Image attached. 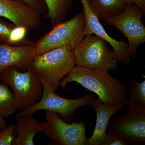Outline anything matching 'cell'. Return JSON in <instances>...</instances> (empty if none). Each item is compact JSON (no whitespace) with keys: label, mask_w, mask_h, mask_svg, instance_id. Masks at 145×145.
I'll list each match as a JSON object with an SVG mask.
<instances>
[{"label":"cell","mask_w":145,"mask_h":145,"mask_svg":"<svg viewBox=\"0 0 145 145\" xmlns=\"http://www.w3.org/2000/svg\"><path fill=\"white\" fill-rule=\"evenodd\" d=\"M34 44L12 46L0 43V72L10 67L26 71L36 55Z\"/></svg>","instance_id":"12"},{"label":"cell","mask_w":145,"mask_h":145,"mask_svg":"<svg viewBox=\"0 0 145 145\" xmlns=\"http://www.w3.org/2000/svg\"><path fill=\"white\" fill-rule=\"evenodd\" d=\"M41 15L24 3L12 0H0V17L8 19L17 26L28 30L39 28Z\"/></svg>","instance_id":"11"},{"label":"cell","mask_w":145,"mask_h":145,"mask_svg":"<svg viewBox=\"0 0 145 145\" xmlns=\"http://www.w3.org/2000/svg\"><path fill=\"white\" fill-rule=\"evenodd\" d=\"M92 13L99 21H105L108 18L123 13L126 8L125 0H87Z\"/></svg>","instance_id":"15"},{"label":"cell","mask_w":145,"mask_h":145,"mask_svg":"<svg viewBox=\"0 0 145 145\" xmlns=\"http://www.w3.org/2000/svg\"><path fill=\"white\" fill-rule=\"evenodd\" d=\"M46 127L43 133L52 144L86 145V124L84 121L71 124L63 121L56 113L46 111Z\"/></svg>","instance_id":"9"},{"label":"cell","mask_w":145,"mask_h":145,"mask_svg":"<svg viewBox=\"0 0 145 145\" xmlns=\"http://www.w3.org/2000/svg\"><path fill=\"white\" fill-rule=\"evenodd\" d=\"M129 144V143L123 138L107 132L100 145H127Z\"/></svg>","instance_id":"23"},{"label":"cell","mask_w":145,"mask_h":145,"mask_svg":"<svg viewBox=\"0 0 145 145\" xmlns=\"http://www.w3.org/2000/svg\"><path fill=\"white\" fill-rule=\"evenodd\" d=\"M145 10L136 4L128 3L124 11L106 20L107 23L121 31L128 39L131 56L137 57V48L145 42V27L142 21Z\"/></svg>","instance_id":"8"},{"label":"cell","mask_w":145,"mask_h":145,"mask_svg":"<svg viewBox=\"0 0 145 145\" xmlns=\"http://www.w3.org/2000/svg\"><path fill=\"white\" fill-rule=\"evenodd\" d=\"M72 51L78 66L99 70H117L118 62L114 59L113 50L110 49L106 41L97 35H86Z\"/></svg>","instance_id":"5"},{"label":"cell","mask_w":145,"mask_h":145,"mask_svg":"<svg viewBox=\"0 0 145 145\" xmlns=\"http://www.w3.org/2000/svg\"><path fill=\"white\" fill-rule=\"evenodd\" d=\"M19 109L18 100L8 86L0 83V116L8 117Z\"/></svg>","instance_id":"17"},{"label":"cell","mask_w":145,"mask_h":145,"mask_svg":"<svg viewBox=\"0 0 145 145\" xmlns=\"http://www.w3.org/2000/svg\"><path fill=\"white\" fill-rule=\"evenodd\" d=\"M6 127L4 117L0 116V131Z\"/></svg>","instance_id":"25"},{"label":"cell","mask_w":145,"mask_h":145,"mask_svg":"<svg viewBox=\"0 0 145 145\" xmlns=\"http://www.w3.org/2000/svg\"><path fill=\"white\" fill-rule=\"evenodd\" d=\"M0 80L12 89L22 110L41 99L43 86L31 66L24 72L13 67L7 68L0 72Z\"/></svg>","instance_id":"4"},{"label":"cell","mask_w":145,"mask_h":145,"mask_svg":"<svg viewBox=\"0 0 145 145\" xmlns=\"http://www.w3.org/2000/svg\"><path fill=\"white\" fill-rule=\"evenodd\" d=\"M27 31L28 30L24 27H14L9 34L8 38L9 45L19 46L34 44L35 42L31 41L27 39L26 34Z\"/></svg>","instance_id":"19"},{"label":"cell","mask_w":145,"mask_h":145,"mask_svg":"<svg viewBox=\"0 0 145 145\" xmlns=\"http://www.w3.org/2000/svg\"><path fill=\"white\" fill-rule=\"evenodd\" d=\"M127 3H132L137 5L145 10V0H125Z\"/></svg>","instance_id":"24"},{"label":"cell","mask_w":145,"mask_h":145,"mask_svg":"<svg viewBox=\"0 0 145 145\" xmlns=\"http://www.w3.org/2000/svg\"><path fill=\"white\" fill-rule=\"evenodd\" d=\"M53 27L48 33L35 42L36 55L60 48L72 51L86 36V20L83 13Z\"/></svg>","instance_id":"3"},{"label":"cell","mask_w":145,"mask_h":145,"mask_svg":"<svg viewBox=\"0 0 145 145\" xmlns=\"http://www.w3.org/2000/svg\"><path fill=\"white\" fill-rule=\"evenodd\" d=\"M126 102L145 106V80L139 82L131 80L129 82L128 96Z\"/></svg>","instance_id":"18"},{"label":"cell","mask_w":145,"mask_h":145,"mask_svg":"<svg viewBox=\"0 0 145 145\" xmlns=\"http://www.w3.org/2000/svg\"><path fill=\"white\" fill-rule=\"evenodd\" d=\"M16 137L14 125L10 124L0 131V145H12Z\"/></svg>","instance_id":"20"},{"label":"cell","mask_w":145,"mask_h":145,"mask_svg":"<svg viewBox=\"0 0 145 145\" xmlns=\"http://www.w3.org/2000/svg\"><path fill=\"white\" fill-rule=\"evenodd\" d=\"M16 26L0 20V43L9 45L8 38L12 29Z\"/></svg>","instance_id":"22"},{"label":"cell","mask_w":145,"mask_h":145,"mask_svg":"<svg viewBox=\"0 0 145 145\" xmlns=\"http://www.w3.org/2000/svg\"><path fill=\"white\" fill-rule=\"evenodd\" d=\"M120 104L115 106L105 105L100 99L95 98L91 106L96 112V125L92 136L87 139L86 145H100L106 134L107 129L110 118L125 105Z\"/></svg>","instance_id":"13"},{"label":"cell","mask_w":145,"mask_h":145,"mask_svg":"<svg viewBox=\"0 0 145 145\" xmlns=\"http://www.w3.org/2000/svg\"><path fill=\"white\" fill-rule=\"evenodd\" d=\"M96 96L88 94L79 99H69L57 95L55 91L43 86L42 95L38 103L18 113L16 117L33 115L40 110L56 113L63 121L69 122L72 119L75 110L81 107L91 106Z\"/></svg>","instance_id":"6"},{"label":"cell","mask_w":145,"mask_h":145,"mask_svg":"<svg viewBox=\"0 0 145 145\" xmlns=\"http://www.w3.org/2000/svg\"><path fill=\"white\" fill-rule=\"evenodd\" d=\"M125 113L109 122L107 131L133 145L145 143V106L125 102Z\"/></svg>","instance_id":"7"},{"label":"cell","mask_w":145,"mask_h":145,"mask_svg":"<svg viewBox=\"0 0 145 145\" xmlns=\"http://www.w3.org/2000/svg\"><path fill=\"white\" fill-rule=\"evenodd\" d=\"M75 82L99 97L104 104L115 106L125 104L128 89L124 84L110 75L108 71L90 69L78 66L73 69L59 84L66 89L67 83Z\"/></svg>","instance_id":"1"},{"label":"cell","mask_w":145,"mask_h":145,"mask_svg":"<svg viewBox=\"0 0 145 145\" xmlns=\"http://www.w3.org/2000/svg\"><path fill=\"white\" fill-rule=\"evenodd\" d=\"M47 7L48 17L53 26L63 22L74 0H44Z\"/></svg>","instance_id":"16"},{"label":"cell","mask_w":145,"mask_h":145,"mask_svg":"<svg viewBox=\"0 0 145 145\" xmlns=\"http://www.w3.org/2000/svg\"><path fill=\"white\" fill-rule=\"evenodd\" d=\"M81 1L86 20V35L94 34L103 39L112 46L114 59L118 63L124 65L128 64L130 61L131 56L128 43L123 40L117 41L109 36L99 19L92 13L87 0H81Z\"/></svg>","instance_id":"10"},{"label":"cell","mask_w":145,"mask_h":145,"mask_svg":"<svg viewBox=\"0 0 145 145\" xmlns=\"http://www.w3.org/2000/svg\"><path fill=\"white\" fill-rule=\"evenodd\" d=\"M75 65L73 51L63 47L36 55L31 67L43 86L55 91Z\"/></svg>","instance_id":"2"},{"label":"cell","mask_w":145,"mask_h":145,"mask_svg":"<svg viewBox=\"0 0 145 145\" xmlns=\"http://www.w3.org/2000/svg\"><path fill=\"white\" fill-rule=\"evenodd\" d=\"M47 125L46 123H40L33 115L16 117L14 125L16 137L13 145H34V135L43 132Z\"/></svg>","instance_id":"14"},{"label":"cell","mask_w":145,"mask_h":145,"mask_svg":"<svg viewBox=\"0 0 145 145\" xmlns=\"http://www.w3.org/2000/svg\"><path fill=\"white\" fill-rule=\"evenodd\" d=\"M12 1L25 4L41 15L47 11V7L44 0H12Z\"/></svg>","instance_id":"21"}]
</instances>
